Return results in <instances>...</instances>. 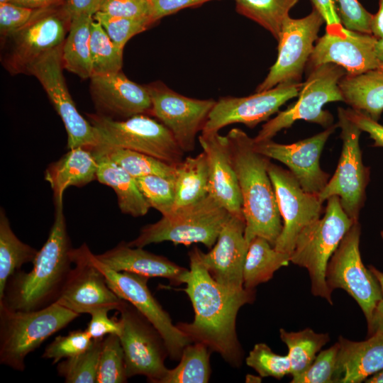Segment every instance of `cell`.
<instances>
[{
  "label": "cell",
  "instance_id": "obj_1",
  "mask_svg": "<svg viewBox=\"0 0 383 383\" xmlns=\"http://www.w3.org/2000/svg\"><path fill=\"white\" fill-rule=\"evenodd\" d=\"M199 250L194 247L189 253L190 269L183 289L192 304L194 318L176 326L192 343L204 344L238 367L244 353L237 335L236 318L243 306L254 301L255 292L245 288L233 292L217 283L201 262Z\"/></svg>",
  "mask_w": 383,
  "mask_h": 383
},
{
  "label": "cell",
  "instance_id": "obj_2",
  "mask_svg": "<svg viewBox=\"0 0 383 383\" xmlns=\"http://www.w3.org/2000/svg\"><path fill=\"white\" fill-rule=\"evenodd\" d=\"M48 237L38 251L32 270H18L8 280L0 304L18 311H33L55 302L73 263L63 205L55 206Z\"/></svg>",
  "mask_w": 383,
  "mask_h": 383
},
{
  "label": "cell",
  "instance_id": "obj_3",
  "mask_svg": "<svg viewBox=\"0 0 383 383\" xmlns=\"http://www.w3.org/2000/svg\"><path fill=\"white\" fill-rule=\"evenodd\" d=\"M238 177L248 243L262 237L274 246L282 229L274 189L268 174L270 159L254 148L253 138L240 128L226 135Z\"/></svg>",
  "mask_w": 383,
  "mask_h": 383
},
{
  "label": "cell",
  "instance_id": "obj_4",
  "mask_svg": "<svg viewBox=\"0 0 383 383\" xmlns=\"http://www.w3.org/2000/svg\"><path fill=\"white\" fill-rule=\"evenodd\" d=\"M79 316L55 302L33 311L0 304V363L23 371L27 355Z\"/></svg>",
  "mask_w": 383,
  "mask_h": 383
},
{
  "label": "cell",
  "instance_id": "obj_5",
  "mask_svg": "<svg viewBox=\"0 0 383 383\" xmlns=\"http://www.w3.org/2000/svg\"><path fill=\"white\" fill-rule=\"evenodd\" d=\"M355 222L343 210L338 196H333L327 199L323 216L299 234L291 254L290 262L308 270L313 295L331 304L332 292L326 279L328 263Z\"/></svg>",
  "mask_w": 383,
  "mask_h": 383
},
{
  "label": "cell",
  "instance_id": "obj_6",
  "mask_svg": "<svg viewBox=\"0 0 383 383\" xmlns=\"http://www.w3.org/2000/svg\"><path fill=\"white\" fill-rule=\"evenodd\" d=\"M230 216L224 207L208 195L194 204L174 209L155 223L144 226L138 236L128 245L144 248L170 241L183 245L202 243L211 249Z\"/></svg>",
  "mask_w": 383,
  "mask_h": 383
},
{
  "label": "cell",
  "instance_id": "obj_7",
  "mask_svg": "<svg viewBox=\"0 0 383 383\" xmlns=\"http://www.w3.org/2000/svg\"><path fill=\"white\" fill-rule=\"evenodd\" d=\"M87 116L99 141L94 148L131 150L172 165L182 160L184 152L172 133L148 115L140 114L123 120L99 113Z\"/></svg>",
  "mask_w": 383,
  "mask_h": 383
},
{
  "label": "cell",
  "instance_id": "obj_8",
  "mask_svg": "<svg viewBox=\"0 0 383 383\" xmlns=\"http://www.w3.org/2000/svg\"><path fill=\"white\" fill-rule=\"evenodd\" d=\"M345 74L342 67L333 63L310 69L297 101L262 125L253 141L272 140L279 131L290 128L298 120L315 123L325 128L333 125V116L323 108L327 103L343 101L338 82Z\"/></svg>",
  "mask_w": 383,
  "mask_h": 383
},
{
  "label": "cell",
  "instance_id": "obj_9",
  "mask_svg": "<svg viewBox=\"0 0 383 383\" xmlns=\"http://www.w3.org/2000/svg\"><path fill=\"white\" fill-rule=\"evenodd\" d=\"M338 118L343 140L341 154L335 173L318 197L323 203L333 196H338L346 214L353 221H358L365 200L370 169L362 162L359 143L362 131L347 117L345 109H338Z\"/></svg>",
  "mask_w": 383,
  "mask_h": 383
},
{
  "label": "cell",
  "instance_id": "obj_10",
  "mask_svg": "<svg viewBox=\"0 0 383 383\" xmlns=\"http://www.w3.org/2000/svg\"><path fill=\"white\" fill-rule=\"evenodd\" d=\"M128 377L143 375L152 383H160L167 368L166 343L154 326L131 304L125 301L118 311Z\"/></svg>",
  "mask_w": 383,
  "mask_h": 383
},
{
  "label": "cell",
  "instance_id": "obj_11",
  "mask_svg": "<svg viewBox=\"0 0 383 383\" xmlns=\"http://www.w3.org/2000/svg\"><path fill=\"white\" fill-rule=\"evenodd\" d=\"M71 16L65 2L39 9L22 28L9 37L5 66L13 74L26 73L40 57L61 46L68 34Z\"/></svg>",
  "mask_w": 383,
  "mask_h": 383
},
{
  "label": "cell",
  "instance_id": "obj_12",
  "mask_svg": "<svg viewBox=\"0 0 383 383\" xmlns=\"http://www.w3.org/2000/svg\"><path fill=\"white\" fill-rule=\"evenodd\" d=\"M360 235L361 226L356 221L331 256L326 269V279L331 292L342 289L355 300L367 322L382 294L377 279L362 261Z\"/></svg>",
  "mask_w": 383,
  "mask_h": 383
},
{
  "label": "cell",
  "instance_id": "obj_13",
  "mask_svg": "<svg viewBox=\"0 0 383 383\" xmlns=\"http://www.w3.org/2000/svg\"><path fill=\"white\" fill-rule=\"evenodd\" d=\"M89 257L104 274L116 294L134 306L159 331L166 343L169 357L179 360L184 348L192 342L172 323L169 313L153 296L148 287L149 278L133 272L115 271L101 262L90 250Z\"/></svg>",
  "mask_w": 383,
  "mask_h": 383
},
{
  "label": "cell",
  "instance_id": "obj_14",
  "mask_svg": "<svg viewBox=\"0 0 383 383\" xmlns=\"http://www.w3.org/2000/svg\"><path fill=\"white\" fill-rule=\"evenodd\" d=\"M325 23L313 7L307 16L284 20L278 41V55L265 79L256 92L267 90L287 82H301L302 74L318 39V33Z\"/></svg>",
  "mask_w": 383,
  "mask_h": 383
},
{
  "label": "cell",
  "instance_id": "obj_15",
  "mask_svg": "<svg viewBox=\"0 0 383 383\" xmlns=\"http://www.w3.org/2000/svg\"><path fill=\"white\" fill-rule=\"evenodd\" d=\"M62 45L38 59L27 74L38 79L62 118L67 134V148L92 149L99 145L97 133L92 124L79 113L67 87L62 72Z\"/></svg>",
  "mask_w": 383,
  "mask_h": 383
},
{
  "label": "cell",
  "instance_id": "obj_16",
  "mask_svg": "<svg viewBox=\"0 0 383 383\" xmlns=\"http://www.w3.org/2000/svg\"><path fill=\"white\" fill-rule=\"evenodd\" d=\"M145 86L152 101L150 116L169 129L184 152L193 151L196 135L202 131L216 101L183 96L161 82Z\"/></svg>",
  "mask_w": 383,
  "mask_h": 383
},
{
  "label": "cell",
  "instance_id": "obj_17",
  "mask_svg": "<svg viewBox=\"0 0 383 383\" xmlns=\"http://www.w3.org/2000/svg\"><path fill=\"white\" fill-rule=\"evenodd\" d=\"M268 174L283 220L274 248L291 255L301 231L321 218L323 203L317 195L304 191L289 170L270 162Z\"/></svg>",
  "mask_w": 383,
  "mask_h": 383
},
{
  "label": "cell",
  "instance_id": "obj_18",
  "mask_svg": "<svg viewBox=\"0 0 383 383\" xmlns=\"http://www.w3.org/2000/svg\"><path fill=\"white\" fill-rule=\"evenodd\" d=\"M89 250L85 243L73 248L72 258L75 266L55 303L79 314L103 309L118 311L126 301L109 287L104 274L90 260Z\"/></svg>",
  "mask_w": 383,
  "mask_h": 383
},
{
  "label": "cell",
  "instance_id": "obj_19",
  "mask_svg": "<svg viewBox=\"0 0 383 383\" xmlns=\"http://www.w3.org/2000/svg\"><path fill=\"white\" fill-rule=\"evenodd\" d=\"M302 84L287 82L248 96L221 97L216 101L201 132H218L233 123L252 128L278 112L287 101L298 96Z\"/></svg>",
  "mask_w": 383,
  "mask_h": 383
},
{
  "label": "cell",
  "instance_id": "obj_20",
  "mask_svg": "<svg viewBox=\"0 0 383 383\" xmlns=\"http://www.w3.org/2000/svg\"><path fill=\"white\" fill-rule=\"evenodd\" d=\"M333 124L310 138L292 144H280L272 140L255 143L254 148L269 159L284 164L303 189L318 195L327 184L330 175L320 167V157L330 135L338 128Z\"/></svg>",
  "mask_w": 383,
  "mask_h": 383
},
{
  "label": "cell",
  "instance_id": "obj_21",
  "mask_svg": "<svg viewBox=\"0 0 383 383\" xmlns=\"http://www.w3.org/2000/svg\"><path fill=\"white\" fill-rule=\"evenodd\" d=\"M377 38L372 34L348 30L343 26L326 28L318 38L307 65L309 69L333 63L342 67L348 74H358L382 68L374 45Z\"/></svg>",
  "mask_w": 383,
  "mask_h": 383
},
{
  "label": "cell",
  "instance_id": "obj_22",
  "mask_svg": "<svg viewBox=\"0 0 383 383\" xmlns=\"http://www.w3.org/2000/svg\"><path fill=\"white\" fill-rule=\"evenodd\" d=\"M245 230L244 215L231 214L210 251L199 250L201 262L212 278L233 292L244 289L243 267L249 246Z\"/></svg>",
  "mask_w": 383,
  "mask_h": 383
},
{
  "label": "cell",
  "instance_id": "obj_23",
  "mask_svg": "<svg viewBox=\"0 0 383 383\" xmlns=\"http://www.w3.org/2000/svg\"><path fill=\"white\" fill-rule=\"evenodd\" d=\"M90 79L91 94L99 114L123 119L140 114L150 116L152 101L146 86L131 81L121 70Z\"/></svg>",
  "mask_w": 383,
  "mask_h": 383
},
{
  "label": "cell",
  "instance_id": "obj_24",
  "mask_svg": "<svg viewBox=\"0 0 383 383\" xmlns=\"http://www.w3.org/2000/svg\"><path fill=\"white\" fill-rule=\"evenodd\" d=\"M209 165V195L231 214L243 215V200L227 136L201 132L198 138Z\"/></svg>",
  "mask_w": 383,
  "mask_h": 383
},
{
  "label": "cell",
  "instance_id": "obj_25",
  "mask_svg": "<svg viewBox=\"0 0 383 383\" xmlns=\"http://www.w3.org/2000/svg\"><path fill=\"white\" fill-rule=\"evenodd\" d=\"M95 256L115 271L133 272L148 278H165L172 284H184V277L189 272L188 269L162 255L150 252L143 248L131 247L125 242Z\"/></svg>",
  "mask_w": 383,
  "mask_h": 383
},
{
  "label": "cell",
  "instance_id": "obj_26",
  "mask_svg": "<svg viewBox=\"0 0 383 383\" xmlns=\"http://www.w3.org/2000/svg\"><path fill=\"white\" fill-rule=\"evenodd\" d=\"M334 382L360 383L383 370V334L362 341L338 339Z\"/></svg>",
  "mask_w": 383,
  "mask_h": 383
},
{
  "label": "cell",
  "instance_id": "obj_27",
  "mask_svg": "<svg viewBox=\"0 0 383 383\" xmlns=\"http://www.w3.org/2000/svg\"><path fill=\"white\" fill-rule=\"evenodd\" d=\"M98 162L91 148L70 149L60 160L50 164L45 172L50 184L55 206L62 204L63 194L70 187H83L96 179Z\"/></svg>",
  "mask_w": 383,
  "mask_h": 383
},
{
  "label": "cell",
  "instance_id": "obj_28",
  "mask_svg": "<svg viewBox=\"0 0 383 383\" xmlns=\"http://www.w3.org/2000/svg\"><path fill=\"white\" fill-rule=\"evenodd\" d=\"M344 102L378 121L383 112V67L345 74L338 82Z\"/></svg>",
  "mask_w": 383,
  "mask_h": 383
},
{
  "label": "cell",
  "instance_id": "obj_29",
  "mask_svg": "<svg viewBox=\"0 0 383 383\" xmlns=\"http://www.w3.org/2000/svg\"><path fill=\"white\" fill-rule=\"evenodd\" d=\"M94 153L98 162L96 179L114 190L121 211L133 217L147 214L150 206L140 191L135 179L106 155Z\"/></svg>",
  "mask_w": 383,
  "mask_h": 383
},
{
  "label": "cell",
  "instance_id": "obj_30",
  "mask_svg": "<svg viewBox=\"0 0 383 383\" xmlns=\"http://www.w3.org/2000/svg\"><path fill=\"white\" fill-rule=\"evenodd\" d=\"M93 20L94 17L91 15L72 16L68 34L62 45L64 69L82 79L91 78L92 76L90 35Z\"/></svg>",
  "mask_w": 383,
  "mask_h": 383
},
{
  "label": "cell",
  "instance_id": "obj_31",
  "mask_svg": "<svg viewBox=\"0 0 383 383\" xmlns=\"http://www.w3.org/2000/svg\"><path fill=\"white\" fill-rule=\"evenodd\" d=\"M174 182V209L194 204L207 196L209 165L205 152L202 151L194 157L189 156L175 164Z\"/></svg>",
  "mask_w": 383,
  "mask_h": 383
},
{
  "label": "cell",
  "instance_id": "obj_32",
  "mask_svg": "<svg viewBox=\"0 0 383 383\" xmlns=\"http://www.w3.org/2000/svg\"><path fill=\"white\" fill-rule=\"evenodd\" d=\"M291 255L277 250L268 240L254 238L249 243L243 267V287L254 290L271 279L274 273L290 262Z\"/></svg>",
  "mask_w": 383,
  "mask_h": 383
},
{
  "label": "cell",
  "instance_id": "obj_33",
  "mask_svg": "<svg viewBox=\"0 0 383 383\" xmlns=\"http://www.w3.org/2000/svg\"><path fill=\"white\" fill-rule=\"evenodd\" d=\"M37 250L23 243L13 232L9 218L0 212V299L4 294L9 278L23 265L34 261Z\"/></svg>",
  "mask_w": 383,
  "mask_h": 383
},
{
  "label": "cell",
  "instance_id": "obj_34",
  "mask_svg": "<svg viewBox=\"0 0 383 383\" xmlns=\"http://www.w3.org/2000/svg\"><path fill=\"white\" fill-rule=\"evenodd\" d=\"M280 338L288 348L292 377L305 371L313 362L317 353L330 340L328 333H317L311 328L298 332L279 330Z\"/></svg>",
  "mask_w": 383,
  "mask_h": 383
},
{
  "label": "cell",
  "instance_id": "obj_35",
  "mask_svg": "<svg viewBox=\"0 0 383 383\" xmlns=\"http://www.w3.org/2000/svg\"><path fill=\"white\" fill-rule=\"evenodd\" d=\"M211 350L201 343H191L183 350L179 363L168 369L160 383H206L211 375Z\"/></svg>",
  "mask_w": 383,
  "mask_h": 383
},
{
  "label": "cell",
  "instance_id": "obj_36",
  "mask_svg": "<svg viewBox=\"0 0 383 383\" xmlns=\"http://www.w3.org/2000/svg\"><path fill=\"white\" fill-rule=\"evenodd\" d=\"M236 11L268 30L277 40L282 24L299 0H234Z\"/></svg>",
  "mask_w": 383,
  "mask_h": 383
},
{
  "label": "cell",
  "instance_id": "obj_37",
  "mask_svg": "<svg viewBox=\"0 0 383 383\" xmlns=\"http://www.w3.org/2000/svg\"><path fill=\"white\" fill-rule=\"evenodd\" d=\"M94 152L106 155L124 168L135 179L157 175L174 179L175 165L167 163L155 157L123 148H92Z\"/></svg>",
  "mask_w": 383,
  "mask_h": 383
},
{
  "label": "cell",
  "instance_id": "obj_38",
  "mask_svg": "<svg viewBox=\"0 0 383 383\" xmlns=\"http://www.w3.org/2000/svg\"><path fill=\"white\" fill-rule=\"evenodd\" d=\"M90 52L92 76L121 70L123 50L111 40L101 25L94 19L91 25Z\"/></svg>",
  "mask_w": 383,
  "mask_h": 383
},
{
  "label": "cell",
  "instance_id": "obj_39",
  "mask_svg": "<svg viewBox=\"0 0 383 383\" xmlns=\"http://www.w3.org/2000/svg\"><path fill=\"white\" fill-rule=\"evenodd\" d=\"M103 338L93 339L84 353L58 363V374L67 383H96Z\"/></svg>",
  "mask_w": 383,
  "mask_h": 383
},
{
  "label": "cell",
  "instance_id": "obj_40",
  "mask_svg": "<svg viewBox=\"0 0 383 383\" xmlns=\"http://www.w3.org/2000/svg\"><path fill=\"white\" fill-rule=\"evenodd\" d=\"M123 350L118 335L103 338L96 383H123L128 379Z\"/></svg>",
  "mask_w": 383,
  "mask_h": 383
},
{
  "label": "cell",
  "instance_id": "obj_41",
  "mask_svg": "<svg viewBox=\"0 0 383 383\" xmlns=\"http://www.w3.org/2000/svg\"><path fill=\"white\" fill-rule=\"evenodd\" d=\"M135 181L150 207L158 211L162 216L173 212L175 203L174 179L147 175L135 178Z\"/></svg>",
  "mask_w": 383,
  "mask_h": 383
},
{
  "label": "cell",
  "instance_id": "obj_42",
  "mask_svg": "<svg viewBox=\"0 0 383 383\" xmlns=\"http://www.w3.org/2000/svg\"><path fill=\"white\" fill-rule=\"evenodd\" d=\"M94 19L104 28L111 40L121 50L134 35L145 31L154 24L149 17L121 18L97 11Z\"/></svg>",
  "mask_w": 383,
  "mask_h": 383
},
{
  "label": "cell",
  "instance_id": "obj_43",
  "mask_svg": "<svg viewBox=\"0 0 383 383\" xmlns=\"http://www.w3.org/2000/svg\"><path fill=\"white\" fill-rule=\"evenodd\" d=\"M247 365L254 369L262 377H272L280 379L291 373L288 355L274 353L265 343L255 344L245 359Z\"/></svg>",
  "mask_w": 383,
  "mask_h": 383
},
{
  "label": "cell",
  "instance_id": "obj_44",
  "mask_svg": "<svg viewBox=\"0 0 383 383\" xmlns=\"http://www.w3.org/2000/svg\"><path fill=\"white\" fill-rule=\"evenodd\" d=\"M93 339L84 331L77 330L66 335H58L45 349L42 357L52 360L56 364L63 358H70L84 353L89 348Z\"/></svg>",
  "mask_w": 383,
  "mask_h": 383
},
{
  "label": "cell",
  "instance_id": "obj_45",
  "mask_svg": "<svg viewBox=\"0 0 383 383\" xmlns=\"http://www.w3.org/2000/svg\"><path fill=\"white\" fill-rule=\"evenodd\" d=\"M338 343L321 351L311 365L300 374L292 377V383H333Z\"/></svg>",
  "mask_w": 383,
  "mask_h": 383
},
{
  "label": "cell",
  "instance_id": "obj_46",
  "mask_svg": "<svg viewBox=\"0 0 383 383\" xmlns=\"http://www.w3.org/2000/svg\"><path fill=\"white\" fill-rule=\"evenodd\" d=\"M337 15L345 28L372 34L373 14L367 11L358 0H332Z\"/></svg>",
  "mask_w": 383,
  "mask_h": 383
},
{
  "label": "cell",
  "instance_id": "obj_47",
  "mask_svg": "<svg viewBox=\"0 0 383 383\" xmlns=\"http://www.w3.org/2000/svg\"><path fill=\"white\" fill-rule=\"evenodd\" d=\"M39 9H30L11 2L0 3V33L9 38L25 26Z\"/></svg>",
  "mask_w": 383,
  "mask_h": 383
},
{
  "label": "cell",
  "instance_id": "obj_48",
  "mask_svg": "<svg viewBox=\"0 0 383 383\" xmlns=\"http://www.w3.org/2000/svg\"><path fill=\"white\" fill-rule=\"evenodd\" d=\"M99 11L121 18H150L148 0H102Z\"/></svg>",
  "mask_w": 383,
  "mask_h": 383
},
{
  "label": "cell",
  "instance_id": "obj_49",
  "mask_svg": "<svg viewBox=\"0 0 383 383\" xmlns=\"http://www.w3.org/2000/svg\"><path fill=\"white\" fill-rule=\"evenodd\" d=\"M108 310H99L91 313V319L85 329L92 339L104 338V336L121 331L118 319L108 316Z\"/></svg>",
  "mask_w": 383,
  "mask_h": 383
},
{
  "label": "cell",
  "instance_id": "obj_50",
  "mask_svg": "<svg viewBox=\"0 0 383 383\" xmlns=\"http://www.w3.org/2000/svg\"><path fill=\"white\" fill-rule=\"evenodd\" d=\"M214 0H148L153 23L182 9L196 7Z\"/></svg>",
  "mask_w": 383,
  "mask_h": 383
},
{
  "label": "cell",
  "instance_id": "obj_51",
  "mask_svg": "<svg viewBox=\"0 0 383 383\" xmlns=\"http://www.w3.org/2000/svg\"><path fill=\"white\" fill-rule=\"evenodd\" d=\"M347 117L374 140L373 146L383 147V125L364 113L353 109H345Z\"/></svg>",
  "mask_w": 383,
  "mask_h": 383
},
{
  "label": "cell",
  "instance_id": "obj_52",
  "mask_svg": "<svg viewBox=\"0 0 383 383\" xmlns=\"http://www.w3.org/2000/svg\"><path fill=\"white\" fill-rule=\"evenodd\" d=\"M368 268L377 279L382 294L381 300L373 311L370 320L367 322L368 335L370 336L377 333L383 334V272L372 265H370Z\"/></svg>",
  "mask_w": 383,
  "mask_h": 383
},
{
  "label": "cell",
  "instance_id": "obj_53",
  "mask_svg": "<svg viewBox=\"0 0 383 383\" xmlns=\"http://www.w3.org/2000/svg\"><path fill=\"white\" fill-rule=\"evenodd\" d=\"M102 0H65V6L70 16L79 14L93 16L99 10Z\"/></svg>",
  "mask_w": 383,
  "mask_h": 383
},
{
  "label": "cell",
  "instance_id": "obj_54",
  "mask_svg": "<svg viewBox=\"0 0 383 383\" xmlns=\"http://www.w3.org/2000/svg\"><path fill=\"white\" fill-rule=\"evenodd\" d=\"M315 8L323 17L326 28H338L343 26L335 9L332 0H311Z\"/></svg>",
  "mask_w": 383,
  "mask_h": 383
},
{
  "label": "cell",
  "instance_id": "obj_55",
  "mask_svg": "<svg viewBox=\"0 0 383 383\" xmlns=\"http://www.w3.org/2000/svg\"><path fill=\"white\" fill-rule=\"evenodd\" d=\"M379 1V9L375 14H373L371 22L372 35L377 38H383V0Z\"/></svg>",
  "mask_w": 383,
  "mask_h": 383
},
{
  "label": "cell",
  "instance_id": "obj_56",
  "mask_svg": "<svg viewBox=\"0 0 383 383\" xmlns=\"http://www.w3.org/2000/svg\"><path fill=\"white\" fill-rule=\"evenodd\" d=\"M65 1V0H10L9 2L30 9H42Z\"/></svg>",
  "mask_w": 383,
  "mask_h": 383
},
{
  "label": "cell",
  "instance_id": "obj_57",
  "mask_svg": "<svg viewBox=\"0 0 383 383\" xmlns=\"http://www.w3.org/2000/svg\"><path fill=\"white\" fill-rule=\"evenodd\" d=\"M375 55L383 66V38H377L374 45Z\"/></svg>",
  "mask_w": 383,
  "mask_h": 383
},
{
  "label": "cell",
  "instance_id": "obj_58",
  "mask_svg": "<svg viewBox=\"0 0 383 383\" xmlns=\"http://www.w3.org/2000/svg\"><path fill=\"white\" fill-rule=\"evenodd\" d=\"M367 383H383V370L377 372L365 380Z\"/></svg>",
  "mask_w": 383,
  "mask_h": 383
},
{
  "label": "cell",
  "instance_id": "obj_59",
  "mask_svg": "<svg viewBox=\"0 0 383 383\" xmlns=\"http://www.w3.org/2000/svg\"><path fill=\"white\" fill-rule=\"evenodd\" d=\"M261 382V378L259 377L253 376L251 374H248L246 376V382Z\"/></svg>",
  "mask_w": 383,
  "mask_h": 383
},
{
  "label": "cell",
  "instance_id": "obj_60",
  "mask_svg": "<svg viewBox=\"0 0 383 383\" xmlns=\"http://www.w3.org/2000/svg\"><path fill=\"white\" fill-rule=\"evenodd\" d=\"M10 0H0V3L9 2Z\"/></svg>",
  "mask_w": 383,
  "mask_h": 383
},
{
  "label": "cell",
  "instance_id": "obj_61",
  "mask_svg": "<svg viewBox=\"0 0 383 383\" xmlns=\"http://www.w3.org/2000/svg\"><path fill=\"white\" fill-rule=\"evenodd\" d=\"M380 235H381V237H382V238L383 240V230L381 231Z\"/></svg>",
  "mask_w": 383,
  "mask_h": 383
}]
</instances>
